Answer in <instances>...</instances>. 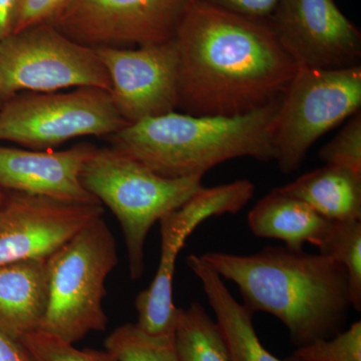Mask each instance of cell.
<instances>
[{"mask_svg": "<svg viewBox=\"0 0 361 361\" xmlns=\"http://www.w3.org/2000/svg\"><path fill=\"white\" fill-rule=\"evenodd\" d=\"M178 109L192 116H237L283 96L298 66L267 21L195 0L175 35Z\"/></svg>", "mask_w": 361, "mask_h": 361, "instance_id": "6da1fadb", "label": "cell"}, {"mask_svg": "<svg viewBox=\"0 0 361 361\" xmlns=\"http://www.w3.org/2000/svg\"><path fill=\"white\" fill-rule=\"evenodd\" d=\"M202 260L238 286L254 313L278 318L297 348L342 331L351 308L345 268L322 254L285 246L251 255L207 252Z\"/></svg>", "mask_w": 361, "mask_h": 361, "instance_id": "7a4b0ae2", "label": "cell"}, {"mask_svg": "<svg viewBox=\"0 0 361 361\" xmlns=\"http://www.w3.org/2000/svg\"><path fill=\"white\" fill-rule=\"evenodd\" d=\"M282 97L237 116L172 111L130 123L109 137L111 147L163 177L203 178L216 166L241 157L274 160L272 126Z\"/></svg>", "mask_w": 361, "mask_h": 361, "instance_id": "3957f363", "label": "cell"}, {"mask_svg": "<svg viewBox=\"0 0 361 361\" xmlns=\"http://www.w3.org/2000/svg\"><path fill=\"white\" fill-rule=\"evenodd\" d=\"M80 180L120 223L132 280L144 274L145 244L151 228L203 187L202 178L163 177L114 147L97 148Z\"/></svg>", "mask_w": 361, "mask_h": 361, "instance_id": "277c9868", "label": "cell"}, {"mask_svg": "<svg viewBox=\"0 0 361 361\" xmlns=\"http://www.w3.org/2000/svg\"><path fill=\"white\" fill-rule=\"evenodd\" d=\"M116 264V239L104 217L49 256V301L39 332L75 344L90 332L104 331V284Z\"/></svg>", "mask_w": 361, "mask_h": 361, "instance_id": "5b68a950", "label": "cell"}, {"mask_svg": "<svg viewBox=\"0 0 361 361\" xmlns=\"http://www.w3.org/2000/svg\"><path fill=\"white\" fill-rule=\"evenodd\" d=\"M360 106L361 66L342 70L298 66L272 126L274 160L281 172L298 170L312 145Z\"/></svg>", "mask_w": 361, "mask_h": 361, "instance_id": "8992f818", "label": "cell"}, {"mask_svg": "<svg viewBox=\"0 0 361 361\" xmlns=\"http://www.w3.org/2000/svg\"><path fill=\"white\" fill-rule=\"evenodd\" d=\"M97 87L111 82L96 49L66 37L51 23H40L0 42V99L21 92H52Z\"/></svg>", "mask_w": 361, "mask_h": 361, "instance_id": "52a82bcc", "label": "cell"}, {"mask_svg": "<svg viewBox=\"0 0 361 361\" xmlns=\"http://www.w3.org/2000/svg\"><path fill=\"white\" fill-rule=\"evenodd\" d=\"M128 125L110 92L97 87L21 92L0 108V142L33 149H51L87 135L110 137Z\"/></svg>", "mask_w": 361, "mask_h": 361, "instance_id": "ba28073f", "label": "cell"}, {"mask_svg": "<svg viewBox=\"0 0 361 361\" xmlns=\"http://www.w3.org/2000/svg\"><path fill=\"white\" fill-rule=\"evenodd\" d=\"M255 185L249 180L206 188L178 208L164 216L161 228V256L151 285L135 301V324L154 336H174L178 310L173 300L176 260L190 235L209 218L237 214L253 198Z\"/></svg>", "mask_w": 361, "mask_h": 361, "instance_id": "9c48e42d", "label": "cell"}, {"mask_svg": "<svg viewBox=\"0 0 361 361\" xmlns=\"http://www.w3.org/2000/svg\"><path fill=\"white\" fill-rule=\"evenodd\" d=\"M195 0H71L52 25L78 44L147 47L175 39Z\"/></svg>", "mask_w": 361, "mask_h": 361, "instance_id": "30bf717a", "label": "cell"}, {"mask_svg": "<svg viewBox=\"0 0 361 361\" xmlns=\"http://www.w3.org/2000/svg\"><path fill=\"white\" fill-rule=\"evenodd\" d=\"M267 23L297 66H360L361 33L334 0H281Z\"/></svg>", "mask_w": 361, "mask_h": 361, "instance_id": "8fae6325", "label": "cell"}, {"mask_svg": "<svg viewBox=\"0 0 361 361\" xmlns=\"http://www.w3.org/2000/svg\"><path fill=\"white\" fill-rule=\"evenodd\" d=\"M104 214L102 204L7 191L0 206V265L47 259Z\"/></svg>", "mask_w": 361, "mask_h": 361, "instance_id": "7c38bea8", "label": "cell"}, {"mask_svg": "<svg viewBox=\"0 0 361 361\" xmlns=\"http://www.w3.org/2000/svg\"><path fill=\"white\" fill-rule=\"evenodd\" d=\"M108 73L110 96L128 123L178 109L179 61L175 40L134 47H97Z\"/></svg>", "mask_w": 361, "mask_h": 361, "instance_id": "4fadbf2b", "label": "cell"}, {"mask_svg": "<svg viewBox=\"0 0 361 361\" xmlns=\"http://www.w3.org/2000/svg\"><path fill=\"white\" fill-rule=\"evenodd\" d=\"M96 149L90 144L56 152L0 146V187L73 203L102 204L80 180L82 169Z\"/></svg>", "mask_w": 361, "mask_h": 361, "instance_id": "5bb4252c", "label": "cell"}, {"mask_svg": "<svg viewBox=\"0 0 361 361\" xmlns=\"http://www.w3.org/2000/svg\"><path fill=\"white\" fill-rule=\"evenodd\" d=\"M47 301V259L0 265V330L18 341L39 331Z\"/></svg>", "mask_w": 361, "mask_h": 361, "instance_id": "9a60e30c", "label": "cell"}, {"mask_svg": "<svg viewBox=\"0 0 361 361\" xmlns=\"http://www.w3.org/2000/svg\"><path fill=\"white\" fill-rule=\"evenodd\" d=\"M187 265L200 280L224 337L230 361H282L261 343L254 329L253 311L234 298L224 280L202 260L200 255H190Z\"/></svg>", "mask_w": 361, "mask_h": 361, "instance_id": "2e32d148", "label": "cell"}, {"mask_svg": "<svg viewBox=\"0 0 361 361\" xmlns=\"http://www.w3.org/2000/svg\"><path fill=\"white\" fill-rule=\"evenodd\" d=\"M330 223L281 187L263 197L248 214V226L255 236L280 240L293 250H303L306 243L318 246Z\"/></svg>", "mask_w": 361, "mask_h": 361, "instance_id": "e0dca14e", "label": "cell"}, {"mask_svg": "<svg viewBox=\"0 0 361 361\" xmlns=\"http://www.w3.org/2000/svg\"><path fill=\"white\" fill-rule=\"evenodd\" d=\"M281 189L327 220L361 221V175L348 169L325 165Z\"/></svg>", "mask_w": 361, "mask_h": 361, "instance_id": "ac0fdd59", "label": "cell"}, {"mask_svg": "<svg viewBox=\"0 0 361 361\" xmlns=\"http://www.w3.org/2000/svg\"><path fill=\"white\" fill-rule=\"evenodd\" d=\"M175 346L179 361H230L217 322L199 302L178 310Z\"/></svg>", "mask_w": 361, "mask_h": 361, "instance_id": "d6986e66", "label": "cell"}, {"mask_svg": "<svg viewBox=\"0 0 361 361\" xmlns=\"http://www.w3.org/2000/svg\"><path fill=\"white\" fill-rule=\"evenodd\" d=\"M320 254L334 259L348 275L351 307L361 310V221H331L322 241Z\"/></svg>", "mask_w": 361, "mask_h": 361, "instance_id": "ffe728a7", "label": "cell"}, {"mask_svg": "<svg viewBox=\"0 0 361 361\" xmlns=\"http://www.w3.org/2000/svg\"><path fill=\"white\" fill-rule=\"evenodd\" d=\"M104 348L118 361H179L175 336H149L135 323L114 330L104 341Z\"/></svg>", "mask_w": 361, "mask_h": 361, "instance_id": "44dd1931", "label": "cell"}, {"mask_svg": "<svg viewBox=\"0 0 361 361\" xmlns=\"http://www.w3.org/2000/svg\"><path fill=\"white\" fill-rule=\"evenodd\" d=\"M284 361H361V322L329 338L297 348Z\"/></svg>", "mask_w": 361, "mask_h": 361, "instance_id": "7402d4cb", "label": "cell"}, {"mask_svg": "<svg viewBox=\"0 0 361 361\" xmlns=\"http://www.w3.org/2000/svg\"><path fill=\"white\" fill-rule=\"evenodd\" d=\"M21 343L30 353L32 361H118L109 351L75 348L42 332H33L21 338Z\"/></svg>", "mask_w": 361, "mask_h": 361, "instance_id": "603a6c76", "label": "cell"}, {"mask_svg": "<svg viewBox=\"0 0 361 361\" xmlns=\"http://www.w3.org/2000/svg\"><path fill=\"white\" fill-rule=\"evenodd\" d=\"M319 158L325 165L348 169L361 175V113L350 116L348 123L322 147Z\"/></svg>", "mask_w": 361, "mask_h": 361, "instance_id": "cb8c5ba5", "label": "cell"}, {"mask_svg": "<svg viewBox=\"0 0 361 361\" xmlns=\"http://www.w3.org/2000/svg\"><path fill=\"white\" fill-rule=\"evenodd\" d=\"M71 0H20L14 32L25 28L51 23Z\"/></svg>", "mask_w": 361, "mask_h": 361, "instance_id": "d4e9b609", "label": "cell"}, {"mask_svg": "<svg viewBox=\"0 0 361 361\" xmlns=\"http://www.w3.org/2000/svg\"><path fill=\"white\" fill-rule=\"evenodd\" d=\"M251 20L268 21L281 0H202Z\"/></svg>", "mask_w": 361, "mask_h": 361, "instance_id": "484cf974", "label": "cell"}, {"mask_svg": "<svg viewBox=\"0 0 361 361\" xmlns=\"http://www.w3.org/2000/svg\"><path fill=\"white\" fill-rule=\"evenodd\" d=\"M0 361H32V360L20 341L0 330Z\"/></svg>", "mask_w": 361, "mask_h": 361, "instance_id": "4316f807", "label": "cell"}, {"mask_svg": "<svg viewBox=\"0 0 361 361\" xmlns=\"http://www.w3.org/2000/svg\"><path fill=\"white\" fill-rule=\"evenodd\" d=\"M20 0H0V42L13 35Z\"/></svg>", "mask_w": 361, "mask_h": 361, "instance_id": "83f0119b", "label": "cell"}, {"mask_svg": "<svg viewBox=\"0 0 361 361\" xmlns=\"http://www.w3.org/2000/svg\"><path fill=\"white\" fill-rule=\"evenodd\" d=\"M6 194L7 191L0 187V206H1V204L4 203V199H6Z\"/></svg>", "mask_w": 361, "mask_h": 361, "instance_id": "f1b7e54d", "label": "cell"}, {"mask_svg": "<svg viewBox=\"0 0 361 361\" xmlns=\"http://www.w3.org/2000/svg\"><path fill=\"white\" fill-rule=\"evenodd\" d=\"M2 103H4V102H2L1 99H0V108H1Z\"/></svg>", "mask_w": 361, "mask_h": 361, "instance_id": "f546056e", "label": "cell"}]
</instances>
